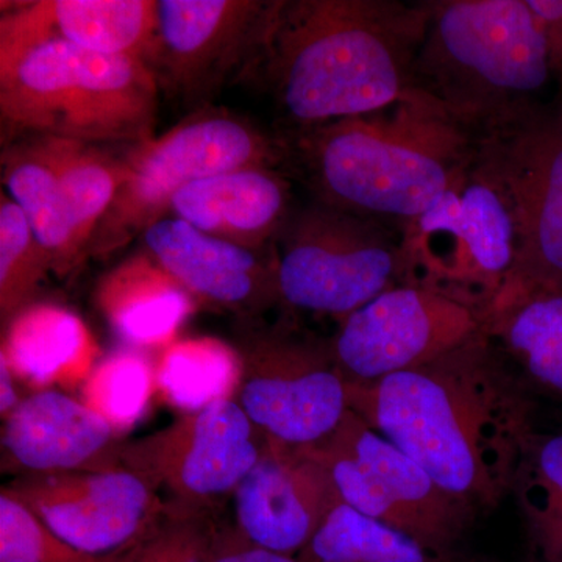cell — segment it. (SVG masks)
<instances>
[{
  "label": "cell",
  "mask_w": 562,
  "mask_h": 562,
  "mask_svg": "<svg viewBox=\"0 0 562 562\" xmlns=\"http://www.w3.org/2000/svg\"><path fill=\"white\" fill-rule=\"evenodd\" d=\"M349 408L475 512L514 490L535 436L527 398L483 328L430 364L349 384Z\"/></svg>",
  "instance_id": "cell-1"
},
{
  "label": "cell",
  "mask_w": 562,
  "mask_h": 562,
  "mask_svg": "<svg viewBox=\"0 0 562 562\" xmlns=\"http://www.w3.org/2000/svg\"><path fill=\"white\" fill-rule=\"evenodd\" d=\"M430 2L277 0L246 74L290 132L386 109L413 90Z\"/></svg>",
  "instance_id": "cell-2"
},
{
  "label": "cell",
  "mask_w": 562,
  "mask_h": 562,
  "mask_svg": "<svg viewBox=\"0 0 562 562\" xmlns=\"http://www.w3.org/2000/svg\"><path fill=\"white\" fill-rule=\"evenodd\" d=\"M483 138L413 88L386 109L280 140L316 202L402 228L460 179Z\"/></svg>",
  "instance_id": "cell-3"
},
{
  "label": "cell",
  "mask_w": 562,
  "mask_h": 562,
  "mask_svg": "<svg viewBox=\"0 0 562 562\" xmlns=\"http://www.w3.org/2000/svg\"><path fill=\"white\" fill-rule=\"evenodd\" d=\"M554 81L549 41L528 0H435L414 90L484 133L541 105Z\"/></svg>",
  "instance_id": "cell-4"
},
{
  "label": "cell",
  "mask_w": 562,
  "mask_h": 562,
  "mask_svg": "<svg viewBox=\"0 0 562 562\" xmlns=\"http://www.w3.org/2000/svg\"><path fill=\"white\" fill-rule=\"evenodd\" d=\"M157 111V74L135 58L60 40L0 49L3 135L140 144L154 138Z\"/></svg>",
  "instance_id": "cell-5"
},
{
  "label": "cell",
  "mask_w": 562,
  "mask_h": 562,
  "mask_svg": "<svg viewBox=\"0 0 562 562\" xmlns=\"http://www.w3.org/2000/svg\"><path fill=\"white\" fill-rule=\"evenodd\" d=\"M408 283L483 314L513 271L517 225L508 187L484 138L460 179L401 228Z\"/></svg>",
  "instance_id": "cell-6"
},
{
  "label": "cell",
  "mask_w": 562,
  "mask_h": 562,
  "mask_svg": "<svg viewBox=\"0 0 562 562\" xmlns=\"http://www.w3.org/2000/svg\"><path fill=\"white\" fill-rule=\"evenodd\" d=\"M273 244L280 302L302 312L342 322L408 283L401 228L321 202L291 211Z\"/></svg>",
  "instance_id": "cell-7"
},
{
  "label": "cell",
  "mask_w": 562,
  "mask_h": 562,
  "mask_svg": "<svg viewBox=\"0 0 562 562\" xmlns=\"http://www.w3.org/2000/svg\"><path fill=\"white\" fill-rule=\"evenodd\" d=\"M284 162L280 138L225 111H199L158 138L136 144L124 158V179L88 257L113 254L168 213L173 195L194 183Z\"/></svg>",
  "instance_id": "cell-8"
},
{
  "label": "cell",
  "mask_w": 562,
  "mask_h": 562,
  "mask_svg": "<svg viewBox=\"0 0 562 562\" xmlns=\"http://www.w3.org/2000/svg\"><path fill=\"white\" fill-rule=\"evenodd\" d=\"M306 449L328 469L342 503L442 557L475 516L351 409L328 438Z\"/></svg>",
  "instance_id": "cell-9"
},
{
  "label": "cell",
  "mask_w": 562,
  "mask_h": 562,
  "mask_svg": "<svg viewBox=\"0 0 562 562\" xmlns=\"http://www.w3.org/2000/svg\"><path fill=\"white\" fill-rule=\"evenodd\" d=\"M484 144L508 187L517 225L516 261L490 308L562 294V99L484 133Z\"/></svg>",
  "instance_id": "cell-10"
},
{
  "label": "cell",
  "mask_w": 562,
  "mask_h": 562,
  "mask_svg": "<svg viewBox=\"0 0 562 562\" xmlns=\"http://www.w3.org/2000/svg\"><path fill=\"white\" fill-rule=\"evenodd\" d=\"M238 402L251 424L283 446H316L349 412V383L331 342L283 325L251 328L239 346Z\"/></svg>",
  "instance_id": "cell-11"
},
{
  "label": "cell",
  "mask_w": 562,
  "mask_h": 562,
  "mask_svg": "<svg viewBox=\"0 0 562 562\" xmlns=\"http://www.w3.org/2000/svg\"><path fill=\"white\" fill-rule=\"evenodd\" d=\"M482 328V314L468 303L405 283L346 317L331 350L347 383L369 384L430 364Z\"/></svg>",
  "instance_id": "cell-12"
},
{
  "label": "cell",
  "mask_w": 562,
  "mask_h": 562,
  "mask_svg": "<svg viewBox=\"0 0 562 562\" xmlns=\"http://www.w3.org/2000/svg\"><path fill=\"white\" fill-rule=\"evenodd\" d=\"M266 441L239 403L227 398L122 447L120 462L168 492L166 502L216 509L260 461Z\"/></svg>",
  "instance_id": "cell-13"
},
{
  "label": "cell",
  "mask_w": 562,
  "mask_h": 562,
  "mask_svg": "<svg viewBox=\"0 0 562 562\" xmlns=\"http://www.w3.org/2000/svg\"><path fill=\"white\" fill-rule=\"evenodd\" d=\"M7 487L58 538L98 558L131 550L166 503L140 473L121 462L81 471L24 473Z\"/></svg>",
  "instance_id": "cell-14"
},
{
  "label": "cell",
  "mask_w": 562,
  "mask_h": 562,
  "mask_svg": "<svg viewBox=\"0 0 562 562\" xmlns=\"http://www.w3.org/2000/svg\"><path fill=\"white\" fill-rule=\"evenodd\" d=\"M277 2V0H276ZM276 2L265 0H157L158 83L188 103L209 101L257 57Z\"/></svg>",
  "instance_id": "cell-15"
},
{
  "label": "cell",
  "mask_w": 562,
  "mask_h": 562,
  "mask_svg": "<svg viewBox=\"0 0 562 562\" xmlns=\"http://www.w3.org/2000/svg\"><path fill=\"white\" fill-rule=\"evenodd\" d=\"M238 535L268 552L297 558L342 503L328 469L308 449L268 439L233 494Z\"/></svg>",
  "instance_id": "cell-16"
},
{
  "label": "cell",
  "mask_w": 562,
  "mask_h": 562,
  "mask_svg": "<svg viewBox=\"0 0 562 562\" xmlns=\"http://www.w3.org/2000/svg\"><path fill=\"white\" fill-rule=\"evenodd\" d=\"M143 238L147 255L192 297L243 314L280 302L276 251L236 246L172 216L154 222Z\"/></svg>",
  "instance_id": "cell-17"
},
{
  "label": "cell",
  "mask_w": 562,
  "mask_h": 562,
  "mask_svg": "<svg viewBox=\"0 0 562 562\" xmlns=\"http://www.w3.org/2000/svg\"><path fill=\"white\" fill-rule=\"evenodd\" d=\"M43 40L135 58L151 68L157 46V0H38L3 10L0 49Z\"/></svg>",
  "instance_id": "cell-18"
},
{
  "label": "cell",
  "mask_w": 562,
  "mask_h": 562,
  "mask_svg": "<svg viewBox=\"0 0 562 562\" xmlns=\"http://www.w3.org/2000/svg\"><path fill=\"white\" fill-rule=\"evenodd\" d=\"M291 211L286 177L271 168H249L181 188L169 202L166 216L172 213L214 238L265 250L276 243Z\"/></svg>",
  "instance_id": "cell-19"
},
{
  "label": "cell",
  "mask_w": 562,
  "mask_h": 562,
  "mask_svg": "<svg viewBox=\"0 0 562 562\" xmlns=\"http://www.w3.org/2000/svg\"><path fill=\"white\" fill-rule=\"evenodd\" d=\"M114 436L109 422L83 402L43 390L5 417L2 443L25 473H57L110 465Z\"/></svg>",
  "instance_id": "cell-20"
},
{
  "label": "cell",
  "mask_w": 562,
  "mask_h": 562,
  "mask_svg": "<svg viewBox=\"0 0 562 562\" xmlns=\"http://www.w3.org/2000/svg\"><path fill=\"white\" fill-rule=\"evenodd\" d=\"M95 302L114 333L135 349H166L194 310L190 292L150 255H136L106 273Z\"/></svg>",
  "instance_id": "cell-21"
},
{
  "label": "cell",
  "mask_w": 562,
  "mask_h": 562,
  "mask_svg": "<svg viewBox=\"0 0 562 562\" xmlns=\"http://www.w3.org/2000/svg\"><path fill=\"white\" fill-rule=\"evenodd\" d=\"M95 347L91 333L68 308L38 303L11 317L2 351L18 380L44 387L57 382H85L92 371Z\"/></svg>",
  "instance_id": "cell-22"
},
{
  "label": "cell",
  "mask_w": 562,
  "mask_h": 562,
  "mask_svg": "<svg viewBox=\"0 0 562 562\" xmlns=\"http://www.w3.org/2000/svg\"><path fill=\"white\" fill-rule=\"evenodd\" d=\"M2 179L9 198L25 214L36 239L49 255L52 271L69 276L83 257L43 136H29L3 150Z\"/></svg>",
  "instance_id": "cell-23"
},
{
  "label": "cell",
  "mask_w": 562,
  "mask_h": 562,
  "mask_svg": "<svg viewBox=\"0 0 562 562\" xmlns=\"http://www.w3.org/2000/svg\"><path fill=\"white\" fill-rule=\"evenodd\" d=\"M491 341L530 382L562 397V294H536L482 314Z\"/></svg>",
  "instance_id": "cell-24"
},
{
  "label": "cell",
  "mask_w": 562,
  "mask_h": 562,
  "mask_svg": "<svg viewBox=\"0 0 562 562\" xmlns=\"http://www.w3.org/2000/svg\"><path fill=\"white\" fill-rule=\"evenodd\" d=\"M57 169L81 257L90 255L95 232L113 205L124 179V158L98 144L43 136Z\"/></svg>",
  "instance_id": "cell-25"
},
{
  "label": "cell",
  "mask_w": 562,
  "mask_h": 562,
  "mask_svg": "<svg viewBox=\"0 0 562 562\" xmlns=\"http://www.w3.org/2000/svg\"><path fill=\"white\" fill-rule=\"evenodd\" d=\"M239 375L238 350L214 338L173 341L155 366L157 390L187 414L231 398L238 390Z\"/></svg>",
  "instance_id": "cell-26"
},
{
  "label": "cell",
  "mask_w": 562,
  "mask_h": 562,
  "mask_svg": "<svg viewBox=\"0 0 562 562\" xmlns=\"http://www.w3.org/2000/svg\"><path fill=\"white\" fill-rule=\"evenodd\" d=\"M302 562H449L412 536L339 503L308 546Z\"/></svg>",
  "instance_id": "cell-27"
},
{
  "label": "cell",
  "mask_w": 562,
  "mask_h": 562,
  "mask_svg": "<svg viewBox=\"0 0 562 562\" xmlns=\"http://www.w3.org/2000/svg\"><path fill=\"white\" fill-rule=\"evenodd\" d=\"M235 539L216 509L166 502L146 535L116 562H216Z\"/></svg>",
  "instance_id": "cell-28"
},
{
  "label": "cell",
  "mask_w": 562,
  "mask_h": 562,
  "mask_svg": "<svg viewBox=\"0 0 562 562\" xmlns=\"http://www.w3.org/2000/svg\"><path fill=\"white\" fill-rule=\"evenodd\" d=\"M157 390L155 369L136 350H120L92 368L81 384V402L114 431L131 430L149 408Z\"/></svg>",
  "instance_id": "cell-29"
},
{
  "label": "cell",
  "mask_w": 562,
  "mask_h": 562,
  "mask_svg": "<svg viewBox=\"0 0 562 562\" xmlns=\"http://www.w3.org/2000/svg\"><path fill=\"white\" fill-rule=\"evenodd\" d=\"M52 271L27 217L9 194L0 198V312L10 321L31 305L41 281ZM54 272V271H52Z\"/></svg>",
  "instance_id": "cell-30"
},
{
  "label": "cell",
  "mask_w": 562,
  "mask_h": 562,
  "mask_svg": "<svg viewBox=\"0 0 562 562\" xmlns=\"http://www.w3.org/2000/svg\"><path fill=\"white\" fill-rule=\"evenodd\" d=\"M514 490L522 495L532 531L543 549L562 527V435L532 436Z\"/></svg>",
  "instance_id": "cell-31"
},
{
  "label": "cell",
  "mask_w": 562,
  "mask_h": 562,
  "mask_svg": "<svg viewBox=\"0 0 562 562\" xmlns=\"http://www.w3.org/2000/svg\"><path fill=\"white\" fill-rule=\"evenodd\" d=\"M81 553L58 538L9 490L0 494V562H116Z\"/></svg>",
  "instance_id": "cell-32"
},
{
  "label": "cell",
  "mask_w": 562,
  "mask_h": 562,
  "mask_svg": "<svg viewBox=\"0 0 562 562\" xmlns=\"http://www.w3.org/2000/svg\"><path fill=\"white\" fill-rule=\"evenodd\" d=\"M538 14L549 41L550 61L557 83V98L562 99V0H528Z\"/></svg>",
  "instance_id": "cell-33"
},
{
  "label": "cell",
  "mask_w": 562,
  "mask_h": 562,
  "mask_svg": "<svg viewBox=\"0 0 562 562\" xmlns=\"http://www.w3.org/2000/svg\"><path fill=\"white\" fill-rule=\"evenodd\" d=\"M216 562H302L299 558L286 557L258 549L244 541L241 536L231 543L227 550L217 558Z\"/></svg>",
  "instance_id": "cell-34"
},
{
  "label": "cell",
  "mask_w": 562,
  "mask_h": 562,
  "mask_svg": "<svg viewBox=\"0 0 562 562\" xmlns=\"http://www.w3.org/2000/svg\"><path fill=\"white\" fill-rule=\"evenodd\" d=\"M14 376L16 375L11 371L9 362L5 358L0 357V412H2L3 419L21 403Z\"/></svg>",
  "instance_id": "cell-35"
},
{
  "label": "cell",
  "mask_w": 562,
  "mask_h": 562,
  "mask_svg": "<svg viewBox=\"0 0 562 562\" xmlns=\"http://www.w3.org/2000/svg\"><path fill=\"white\" fill-rule=\"evenodd\" d=\"M543 554L550 562H562V527L557 536L543 547Z\"/></svg>",
  "instance_id": "cell-36"
}]
</instances>
